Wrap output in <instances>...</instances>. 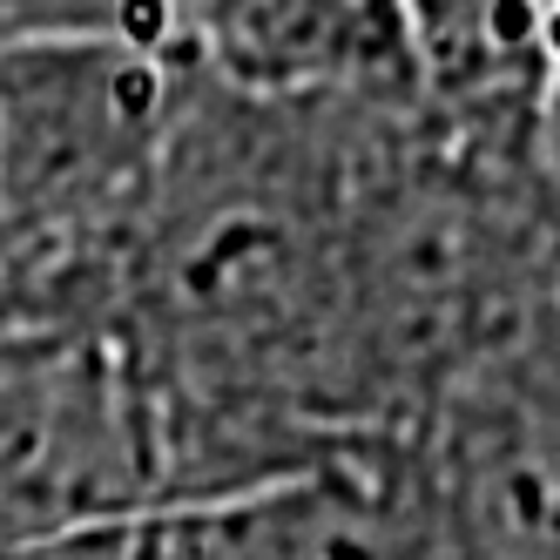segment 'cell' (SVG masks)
<instances>
[{
	"instance_id": "2",
	"label": "cell",
	"mask_w": 560,
	"mask_h": 560,
	"mask_svg": "<svg viewBox=\"0 0 560 560\" xmlns=\"http://www.w3.org/2000/svg\"><path fill=\"white\" fill-rule=\"evenodd\" d=\"M176 506V466L122 338L102 264L0 317V547L122 527Z\"/></svg>"
},
{
	"instance_id": "5",
	"label": "cell",
	"mask_w": 560,
	"mask_h": 560,
	"mask_svg": "<svg viewBox=\"0 0 560 560\" xmlns=\"http://www.w3.org/2000/svg\"><path fill=\"white\" fill-rule=\"evenodd\" d=\"M163 560H432L398 446H351L236 493L149 513Z\"/></svg>"
},
{
	"instance_id": "1",
	"label": "cell",
	"mask_w": 560,
	"mask_h": 560,
	"mask_svg": "<svg viewBox=\"0 0 560 560\" xmlns=\"http://www.w3.org/2000/svg\"><path fill=\"white\" fill-rule=\"evenodd\" d=\"M398 108L250 102L176 68L102 244V317L163 419L176 506L406 425L385 304Z\"/></svg>"
},
{
	"instance_id": "6",
	"label": "cell",
	"mask_w": 560,
	"mask_h": 560,
	"mask_svg": "<svg viewBox=\"0 0 560 560\" xmlns=\"http://www.w3.org/2000/svg\"><path fill=\"white\" fill-rule=\"evenodd\" d=\"M425 95L553 89V0H406Z\"/></svg>"
},
{
	"instance_id": "7",
	"label": "cell",
	"mask_w": 560,
	"mask_h": 560,
	"mask_svg": "<svg viewBox=\"0 0 560 560\" xmlns=\"http://www.w3.org/2000/svg\"><path fill=\"white\" fill-rule=\"evenodd\" d=\"M0 42H122L170 55V0H0Z\"/></svg>"
},
{
	"instance_id": "3",
	"label": "cell",
	"mask_w": 560,
	"mask_h": 560,
	"mask_svg": "<svg viewBox=\"0 0 560 560\" xmlns=\"http://www.w3.org/2000/svg\"><path fill=\"white\" fill-rule=\"evenodd\" d=\"M176 61L122 42H0V304L102 264L155 155Z\"/></svg>"
},
{
	"instance_id": "8",
	"label": "cell",
	"mask_w": 560,
	"mask_h": 560,
	"mask_svg": "<svg viewBox=\"0 0 560 560\" xmlns=\"http://www.w3.org/2000/svg\"><path fill=\"white\" fill-rule=\"evenodd\" d=\"M0 560H163V553H155L149 520H122V527H89V534H61V540L0 547Z\"/></svg>"
},
{
	"instance_id": "4",
	"label": "cell",
	"mask_w": 560,
	"mask_h": 560,
	"mask_svg": "<svg viewBox=\"0 0 560 560\" xmlns=\"http://www.w3.org/2000/svg\"><path fill=\"white\" fill-rule=\"evenodd\" d=\"M170 61L250 102L398 108L425 95L406 0H170Z\"/></svg>"
}]
</instances>
